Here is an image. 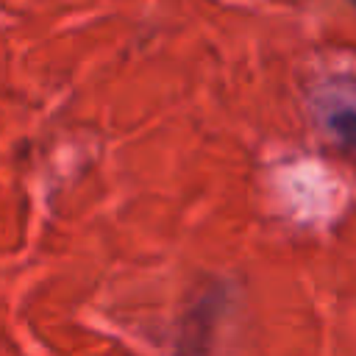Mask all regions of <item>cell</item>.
<instances>
[{
    "label": "cell",
    "instance_id": "6da1fadb",
    "mask_svg": "<svg viewBox=\"0 0 356 356\" xmlns=\"http://www.w3.org/2000/svg\"><path fill=\"white\" fill-rule=\"evenodd\" d=\"M325 122L337 139L356 147V106H345V103L331 106V111L325 114Z\"/></svg>",
    "mask_w": 356,
    "mask_h": 356
}]
</instances>
